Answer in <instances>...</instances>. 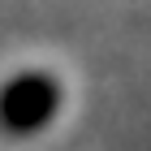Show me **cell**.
Segmentation results:
<instances>
[{
	"label": "cell",
	"mask_w": 151,
	"mask_h": 151,
	"mask_svg": "<svg viewBox=\"0 0 151 151\" xmlns=\"http://www.w3.org/2000/svg\"><path fill=\"white\" fill-rule=\"evenodd\" d=\"M60 108V86L47 73H17L0 91V125L9 134H35Z\"/></svg>",
	"instance_id": "1"
}]
</instances>
